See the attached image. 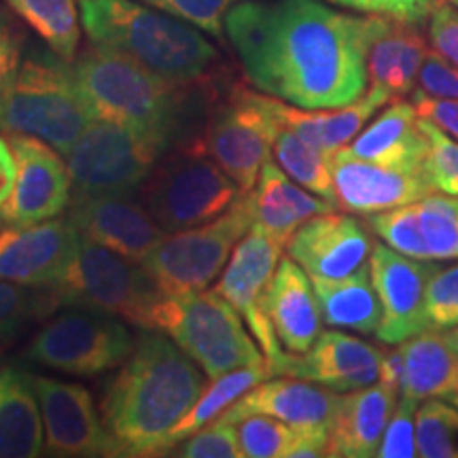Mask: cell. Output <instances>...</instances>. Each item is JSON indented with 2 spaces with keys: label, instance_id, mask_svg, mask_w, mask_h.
Wrapping results in <instances>:
<instances>
[{
  "label": "cell",
  "instance_id": "cell-1",
  "mask_svg": "<svg viewBox=\"0 0 458 458\" xmlns=\"http://www.w3.org/2000/svg\"><path fill=\"white\" fill-rule=\"evenodd\" d=\"M382 20L320 0H242L225 15V34L263 94L301 108H340L368 91V51Z\"/></svg>",
  "mask_w": 458,
  "mask_h": 458
},
{
  "label": "cell",
  "instance_id": "cell-2",
  "mask_svg": "<svg viewBox=\"0 0 458 458\" xmlns=\"http://www.w3.org/2000/svg\"><path fill=\"white\" fill-rule=\"evenodd\" d=\"M198 368L172 337L142 329L102 397V422L113 456H159L172 428L204 393Z\"/></svg>",
  "mask_w": 458,
  "mask_h": 458
},
{
  "label": "cell",
  "instance_id": "cell-3",
  "mask_svg": "<svg viewBox=\"0 0 458 458\" xmlns=\"http://www.w3.org/2000/svg\"><path fill=\"white\" fill-rule=\"evenodd\" d=\"M79 15L91 45L119 51L181 88L202 79L219 57L199 28L140 0H79Z\"/></svg>",
  "mask_w": 458,
  "mask_h": 458
},
{
  "label": "cell",
  "instance_id": "cell-4",
  "mask_svg": "<svg viewBox=\"0 0 458 458\" xmlns=\"http://www.w3.org/2000/svg\"><path fill=\"white\" fill-rule=\"evenodd\" d=\"M71 66L96 119L174 145L182 117L181 85L165 81L119 51L96 45Z\"/></svg>",
  "mask_w": 458,
  "mask_h": 458
},
{
  "label": "cell",
  "instance_id": "cell-5",
  "mask_svg": "<svg viewBox=\"0 0 458 458\" xmlns=\"http://www.w3.org/2000/svg\"><path fill=\"white\" fill-rule=\"evenodd\" d=\"M94 119L72 66L60 55L24 57L15 81L0 96V130L41 139L62 156Z\"/></svg>",
  "mask_w": 458,
  "mask_h": 458
},
{
  "label": "cell",
  "instance_id": "cell-6",
  "mask_svg": "<svg viewBox=\"0 0 458 458\" xmlns=\"http://www.w3.org/2000/svg\"><path fill=\"white\" fill-rule=\"evenodd\" d=\"M151 331H162L202 368L210 380L238 368L266 363L244 318L216 291L162 295L151 314Z\"/></svg>",
  "mask_w": 458,
  "mask_h": 458
},
{
  "label": "cell",
  "instance_id": "cell-7",
  "mask_svg": "<svg viewBox=\"0 0 458 458\" xmlns=\"http://www.w3.org/2000/svg\"><path fill=\"white\" fill-rule=\"evenodd\" d=\"M49 293L55 306L106 312L140 329H151L153 308L164 295L140 263L81 233L64 276Z\"/></svg>",
  "mask_w": 458,
  "mask_h": 458
},
{
  "label": "cell",
  "instance_id": "cell-8",
  "mask_svg": "<svg viewBox=\"0 0 458 458\" xmlns=\"http://www.w3.org/2000/svg\"><path fill=\"white\" fill-rule=\"evenodd\" d=\"M242 196V189L198 142L165 156L142 182V204L165 233L204 225Z\"/></svg>",
  "mask_w": 458,
  "mask_h": 458
},
{
  "label": "cell",
  "instance_id": "cell-9",
  "mask_svg": "<svg viewBox=\"0 0 458 458\" xmlns=\"http://www.w3.org/2000/svg\"><path fill=\"white\" fill-rule=\"evenodd\" d=\"M253 227L249 193L204 225L165 233L140 263L165 295L198 293L221 276L236 244Z\"/></svg>",
  "mask_w": 458,
  "mask_h": 458
},
{
  "label": "cell",
  "instance_id": "cell-10",
  "mask_svg": "<svg viewBox=\"0 0 458 458\" xmlns=\"http://www.w3.org/2000/svg\"><path fill=\"white\" fill-rule=\"evenodd\" d=\"M168 148L156 136L94 119L66 153L72 198L134 193Z\"/></svg>",
  "mask_w": 458,
  "mask_h": 458
},
{
  "label": "cell",
  "instance_id": "cell-11",
  "mask_svg": "<svg viewBox=\"0 0 458 458\" xmlns=\"http://www.w3.org/2000/svg\"><path fill=\"white\" fill-rule=\"evenodd\" d=\"M131 351L134 340L119 317L71 308L32 337L26 357L43 368L89 377L117 369Z\"/></svg>",
  "mask_w": 458,
  "mask_h": 458
},
{
  "label": "cell",
  "instance_id": "cell-12",
  "mask_svg": "<svg viewBox=\"0 0 458 458\" xmlns=\"http://www.w3.org/2000/svg\"><path fill=\"white\" fill-rule=\"evenodd\" d=\"M280 122L270 111L267 94L236 88L225 106L216 108L196 140L206 156L236 185L249 193L263 164L272 156Z\"/></svg>",
  "mask_w": 458,
  "mask_h": 458
},
{
  "label": "cell",
  "instance_id": "cell-13",
  "mask_svg": "<svg viewBox=\"0 0 458 458\" xmlns=\"http://www.w3.org/2000/svg\"><path fill=\"white\" fill-rule=\"evenodd\" d=\"M283 249L286 246L272 238L270 233L250 227V232L236 244L225 270L221 272L219 283L215 286L216 293L225 297L244 318L250 335L259 344L270 363H276L284 352L274 334L263 301H266L267 286L276 272Z\"/></svg>",
  "mask_w": 458,
  "mask_h": 458
},
{
  "label": "cell",
  "instance_id": "cell-14",
  "mask_svg": "<svg viewBox=\"0 0 458 458\" xmlns=\"http://www.w3.org/2000/svg\"><path fill=\"white\" fill-rule=\"evenodd\" d=\"M9 142L17 162L13 193L0 208L7 225H34L60 216L71 206L72 181L60 151L41 139L11 131Z\"/></svg>",
  "mask_w": 458,
  "mask_h": 458
},
{
  "label": "cell",
  "instance_id": "cell-15",
  "mask_svg": "<svg viewBox=\"0 0 458 458\" xmlns=\"http://www.w3.org/2000/svg\"><path fill=\"white\" fill-rule=\"evenodd\" d=\"M437 263L401 255L388 244L374 242L369 255L371 283L382 303V320L376 337L397 346L427 327L425 295Z\"/></svg>",
  "mask_w": 458,
  "mask_h": 458
},
{
  "label": "cell",
  "instance_id": "cell-16",
  "mask_svg": "<svg viewBox=\"0 0 458 458\" xmlns=\"http://www.w3.org/2000/svg\"><path fill=\"white\" fill-rule=\"evenodd\" d=\"M45 427V452L62 458L113 456V444L94 397L83 385L32 376Z\"/></svg>",
  "mask_w": 458,
  "mask_h": 458
},
{
  "label": "cell",
  "instance_id": "cell-17",
  "mask_svg": "<svg viewBox=\"0 0 458 458\" xmlns=\"http://www.w3.org/2000/svg\"><path fill=\"white\" fill-rule=\"evenodd\" d=\"M368 227L401 255L458 259V198L431 193L418 202L368 215Z\"/></svg>",
  "mask_w": 458,
  "mask_h": 458
},
{
  "label": "cell",
  "instance_id": "cell-18",
  "mask_svg": "<svg viewBox=\"0 0 458 458\" xmlns=\"http://www.w3.org/2000/svg\"><path fill=\"white\" fill-rule=\"evenodd\" d=\"M329 165L337 208L348 213L374 215L437 193L425 168H388L352 156L346 147L331 153Z\"/></svg>",
  "mask_w": 458,
  "mask_h": 458
},
{
  "label": "cell",
  "instance_id": "cell-19",
  "mask_svg": "<svg viewBox=\"0 0 458 458\" xmlns=\"http://www.w3.org/2000/svg\"><path fill=\"white\" fill-rule=\"evenodd\" d=\"M79 232L66 219L0 229V280L30 289H54L77 249Z\"/></svg>",
  "mask_w": 458,
  "mask_h": 458
},
{
  "label": "cell",
  "instance_id": "cell-20",
  "mask_svg": "<svg viewBox=\"0 0 458 458\" xmlns=\"http://www.w3.org/2000/svg\"><path fill=\"white\" fill-rule=\"evenodd\" d=\"M66 216L81 236L136 263L145 261L165 236L142 199L131 193L72 198Z\"/></svg>",
  "mask_w": 458,
  "mask_h": 458
},
{
  "label": "cell",
  "instance_id": "cell-21",
  "mask_svg": "<svg viewBox=\"0 0 458 458\" xmlns=\"http://www.w3.org/2000/svg\"><path fill=\"white\" fill-rule=\"evenodd\" d=\"M270 365L274 376H293L335 393H351L380 380L382 351L359 337L323 331L306 352L283 354Z\"/></svg>",
  "mask_w": 458,
  "mask_h": 458
},
{
  "label": "cell",
  "instance_id": "cell-22",
  "mask_svg": "<svg viewBox=\"0 0 458 458\" xmlns=\"http://www.w3.org/2000/svg\"><path fill=\"white\" fill-rule=\"evenodd\" d=\"M374 240L368 223H360L351 215L331 210L312 216L295 229L286 242V250L300 263L310 278H344L351 276L369 261Z\"/></svg>",
  "mask_w": 458,
  "mask_h": 458
},
{
  "label": "cell",
  "instance_id": "cell-23",
  "mask_svg": "<svg viewBox=\"0 0 458 458\" xmlns=\"http://www.w3.org/2000/svg\"><path fill=\"white\" fill-rule=\"evenodd\" d=\"M340 394L317 382L283 376L276 380H263L246 391L236 403L223 411L229 422L246 416L266 414L297 428H329L334 420Z\"/></svg>",
  "mask_w": 458,
  "mask_h": 458
},
{
  "label": "cell",
  "instance_id": "cell-24",
  "mask_svg": "<svg viewBox=\"0 0 458 458\" xmlns=\"http://www.w3.org/2000/svg\"><path fill=\"white\" fill-rule=\"evenodd\" d=\"M428 45L420 26L385 17L368 51V91L385 105L416 89Z\"/></svg>",
  "mask_w": 458,
  "mask_h": 458
},
{
  "label": "cell",
  "instance_id": "cell-25",
  "mask_svg": "<svg viewBox=\"0 0 458 458\" xmlns=\"http://www.w3.org/2000/svg\"><path fill=\"white\" fill-rule=\"evenodd\" d=\"M263 308H266L280 346L286 352H306L323 334L320 331L323 312H320L312 278L291 257L280 259L272 283L267 286Z\"/></svg>",
  "mask_w": 458,
  "mask_h": 458
},
{
  "label": "cell",
  "instance_id": "cell-26",
  "mask_svg": "<svg viewBox=\"0 0 458 458\" xmlns=\"http://www.w3.org/2000/svg\"><path fill=\"white\" fill-rule=\"evenodd\" d=\"M397 401L399 394L380 382L340 394L335 416L329 427L327 456H376Z\"/></svg>",
  "mask_w": 458,
  "mask_h": 458
},
{
  "label": "cell",
  "instance_id": "cell-27",
  "mask_svg": "<svg viewBox=\"0 0 458 458\" xmlns=\"http://www.w3.org/2000/svg\"><path fill=\"white\" fill-rule=\"evenodd\" d=\"M253 227L270 233L286 246L295 229L312 216L331 213L335 206L291 179L286 172L267 159L255 187L249 191Z\"/></svg>",
  "mask_w": 458,
  "mask_h": 458
},
{
  "label": "cell",
  "instance_id": "cell-28",
  "mask_svg": "<svg viewBox=\"0 0 458 458\" xmlns=\"http://www.w3.org/2000/svg\"><path fill=\"white\" fill-rule=\"evenodd\" d=\"M346 148L352 156L388 168H425L428 140L418 123L416 106L394 100Z\"/></svg>",
  "mask_w": 458,
  "mask_h": 458
},
{
  "label": "cell",
  "instance_id": "cell-29",
  "mask_svg": "<svg viewBox=\"0 0 458 458\" xmlns=\"http://www.w3.org/2000/svg\"><path fill=\"white\" fill-rule=\"evenodd\" d=\"M270 111L276 114V119L286 128H291L297 136L308 140L310 145L320 148L323 153H335L337 148L348 147L359 136V131L365 128L369 117L377 108L386 106L371 91H365L352 105L340 108H301L289 102L267 96Z\"/></svg>",
  "mask_w": 458,
  "mask_h": 458
},
{
  "label": "cell",
  "instance_id": "cell-30",
  "mask_svg": "<svg viewBox=\"0 0 458 458\" xmlns=\"http://www.w3.org/2000/svg\"><path fill=\"white\" fill-rule=\"evenodd\" d=\"M403 382L399 397L416 401L458 394V351L442 329H425L401 344Z\"/></svg>",
  "mask_w": 458,
  "mask_h": 458
},
{
  "label": "cell",
  "instance_id": "cell-31",
  "mask_svg": "<svg viewBox=\"0 0 458 458\" xmlns=\"http://www.w3.org/2000/svg\"><path fill=\"white\" fill-rule=\"evenodd\" d=\"M45 450V427L32 376L0 365V458H34Z\"/></svg>",
  "mask_w": 458,
  "mask_h": 458
},
{
  "label": "cell",
  "instance_id": "cell-32",
  "mask_svg": "<svg viewBox=\"0 0 458 458\" xmlns=\"http://www.w3.org/2000/svg\"><path fill=\"white\" fill-rule=\"evenodd\" d=\"M323 320L329 327L376 334L382 320V303L371 283L369 261L351 276L312 278Z\"/></svg>",
  "mask_w": 458,
  "mask_h": 458
},
{
  "label": "cell",
  "instance_id": "cell-33",
  "mask_svg": "<svg viewBox=\"0 0 458 458\" xmlns=\"http://www.w3.org/2000/svg\"><path fill=\"white\" fill-rule=\"evenodd\" d=\"M274 376V369L270 360L261 365H253V368H238L233 371H227L219 377H215L210 382L208 388H204V393L199 394L191 410L187 411V416L172 428L168 437L159 450V454L176 448L181 442H185L187 437H191L193 433H198L199 428L213 422L215 418H219L223 411H225L229 405H233L236 401L242 397L246 391L259 385L263 380H270Z\"/></svg>",
  "mask_w": 458,
  "mask_h": 458
},
{
  "label": "cell",
  "instance_id": "cell-34",
  "mask_svg": "<svg viewBox=\"0 0 458 458\" xmlns=\"http://www.w3.org/2000/svg\"><path fill=\"white\" fill-rule=\"evenodd\" d=\"M272 153L276 157V164L297 185L312 191L314 196L327 199L331 206L337 208V196L327 153L303 140L301 136H297L293 130L283 123H280L276 139H274Z\"/></svg>",
  "mask_w": 458,
  "mask_h": 458
},
{
  "label": "cell",
  "instance_id": "cell-35",
  "mask_svg": "<svg viewBox=\"0 0 458 458\" xmlns=\"http://www.w3.org/2000/svg\"><path fill=\"white\" fill-rule=\"evenodd\" d=\"M28 26L32 28L55 55L72 62L77 54L81 26L77 0H7Z\"/></svg>",
  "mask_w": 458,
  "mask_h": 458
},
{
  "label": "cell",
  "instance_id": "cell-36",
  "mask_svg": "<svg viewBox=\"0 0 458 458\" xmlns=\"http://www.w3.org/2000/svg\"><path fill=\"white\" fill-rule=\"evenodd\" d=\"M238 425L244 458H297L303 435L312 428H297L266 414L246 416Z\"/></svg>",
  "mask_w": 458,
  "mask_h": 458
},
{
  "label": "cell",
  "instance_id": "cell-37",
  "mask_svg": "<svg viewBox=\"0 0 458 458\" xmlns=\"http://www.w3.org/2000/svg\"><path fill=\"white\" fill-rule=\"evenodd\" d=\"M416 445L422 458H458V408L427 399L416 411Z\"/></svg>",
  "mask_w": 458,
  "mask_h": 458
},
{
  "label": "cell",
  "instance_id": "cell-38",
  "mask_svg": "<svg viewBox=\"0 0 458 458\" xmlns=\"http://www.w3.org/2000/svg\"><path fill=\"white\" fill-rule=\"evenodd\" d=\"M418 123L428 140L425 159L428 181L437 193L458 198V140L425 117H418Z\"/></svg>",
  "mask_w": 458,
  "mask_h": 458
},
{
  "label": "cell",
  "instance_id": "cell-39",
  "mask_svg": "<svg viewBox=\"0 0 458 458\" xmlns=\"http://www.w3.org/2000/svg\"><path fill=\"white\" fill-rule=\"evenodd\" d=\"M30 286L0 280V342L13 337L37 314L55 306L54 297H43Z\"/></svg>",
  "mask_w": 458,
  "mask_h": 458
},
{
  "label": "cell",
  "instance_id": "cell-40",
  "mask_svg": "<svg viewBox=\"0 0 458 458\" xmlns=\"http://www.w3.org/2000/svg\"><path fill=\"white\" fill-rule=\"evenodd\" d=\"M174 456L182 458H244L240 448L238 425L219 416L176 445Z\"/></svg>",
  "mask_w": 458,
  "mask_h": 458
},
{
  "label": "cell",
  "instance_id": "cell-41",
  "mask_svg": "<svg viewBox=\"0 0 458 458\" xmlns=\"http://www.w3.org/2000/svg\"><path fill=\"white\" fill-rule=\"evenodd\" d=\"M425 317L428 329L458 327V263L437 267L428 278Z\"/></svg>",
  "mask_w": 458,
  "mask_h": 458
},
{
  "label": "cell",
  "instance_id": "cell-42",
  "mask_svg": "<svg viewBox=\"0 0 458 458\" xmlns=\"http://www.w3.org/2000/svg\"><path fill=\"white\" fill-rule=\"evenodd\" d=\"M420 401L411 397H399L394 411L388 420L385 437L376 456L380 458H414L418 456L416 445V411Z\"/></svg>",
  "mask_w": 458,
  "mask_h": 458
},
{
  "label": "cell",
  "instance_id": "cell-43",
  "mask_svg": "<svg viewBox=\"0 0 458 458\" xmlns=\"http://www.w3.org/2000/svg\"><path fill=\"white\" fill-rule=\"evenodd\" d=\"M238 3L242 0H162L159 9L221 38L225 32V15Z\"/></svg>",
  "mask_w": 458,
  "mask_h": 458
},
{
  "label": "cell",
  "instance_id": "cell-44",
  "mask_svg": "<svg viewBox=\"0 0 458 458\" xmlns=\"http://www.w3.org/2000/svg\"><path fill=\"white\" fill-rule=\"evenodd\" d=\"M428 41L450 64L458 66V9L439 3L428 17Z\"/></svg>",
  "mask_w": 458,
  "mask_h": 458
},
{
  "label": "cell",
  "instance_id": "cell-45",
  "mask_svg": "<svg viewBox=\"0 0 458 458\" xmlns=\"http://www.w3.org/2000/svg\"><path fill=\"white\" fill-rule=\"evenodd\" d=\"M418 85L422 91L437 96V98L458 100V66L450 64L444 55L431 49L422 64Z\"/></svg>",
  "mask_w": 458,
  "mask_h": 458
},
{
  "label": "cell",
  "instance_id": "cell-46",
  "mask_svg": "<svg viewBox=\"0 0 458 458\" xmlns=\"http://www.w3.org/2000/svg\"><path fill=\"white\" fill-rule=\"evenodd\" d=\"M437 4L439 0H360L359 13L382 15L422 26Z\"/></svg>",
  "mask_w": 458,
  "mask_h": 458
},
{
  "label": "cell",
  "instance_id": "cell-47",
  "mask_svg": "<svg viewBox=\"0 0 458 458\" xmlns=\"http://www.w3.org/2000/svg\"><path fill=\"white\" fill-rule=\"evenodd\" d=\"M411 105L416 106L418 117L428 119L458 140V100L437 98L418 88L411 91Z\"/></svg>",
  "mask_w": 458,
  "mask_h": 458
},
{
  "label": "cell",
  "instance_id": "cell-48",
  "mask_svg": "<svg viewBox=\"0 0 458 458\" xmlns=\"http://www.w3.org/2000/svg\"><path fill=\"white\" fill-rule=\"evenodd\" d=\"M21 60V38L4 13H0V96L11 88L20 72Z\"/></svg>",
  "mask_w": 458,
  "mask_h": 458
},
{
  "label": "cell",
  "instance_id": "cell-49",
  "mask_svg": "<svg viewBox=\"0 0 458 458\" xmlns=\"http://www.w3.org/2000/svg\"><path fill=\"white\" fill-rule=\"evenodd\" d=\"M17 179V162L13 147H11L9 139L0 136V208L7 202L11 193H13Z\"/></svg>",
  "mask_w": 458,
  "mask_h": 458
},
{
  "label": "cell",
  "instance_id": "cell-50",
  "mask_svg": "<svg viewBox=\"0 0 458 458\" xmlns=\"http://www.w3.org/2000/svg\"><path fill=\"white\" fill-rule=\"evenodd\" d=\"M377 382L401 394V382H403V351H401V344H397V348L382 352L380 380Z\"/></svg>",
  "mask_w": 458,
  "mask_h": 458
},
{
  "label": "cell",
  "instance_id": "cell-51",
  "mask_svg": "<svg viewBox=\"0 0 458 458\" xmlns=\"http://www.w3.org/2000/svg\"><path fill=\"white\" fill-rule=\"evenodd\" d=\"M331 4H340V7H346V9H354V11H360V0H327Z\"/></svg>",
  "mask_w": 458,
  "mask_h": 458
},
{
  "label": "cell",
  "instance_id": "cell-52",
  "mask_svg": "<svg viewBox=\"0 0 458 458\" xmlns=\"http://www.w3.org/2000/svg\"><path fill=\"white\" fill-rule=\"evenodd\" d=\"M445 334H448V340H450L452 346H454L458 351V327H452V329L445 331Z\"/></svg>",
  "mask_w": 458,
  "mask_h": 458
},
{
  "label": "cell",
  "instance_id": "cell-53",
  "mask_svg": "<svg viewBox=\"0 0 458 458\" xmlns=\"http://www.w3.org/2000/svg\"><path fill=\"white\" fill-rule=\"evenodd\" d=\"M140 3L151 4V7H157V9H159V4H162V0H140Z\"/></svg>",
  "mask_w": 458,
  "mask_h": 458
},
{
  "label": "cell",
  "instance_id": "cell-54",
  "mask_svg": "<svg viewBox=\"0 0 458 458\" xmlns=\"http://www.w3.org/2000/svg\"><path fill=\"white\" fill-rule=\"evenodd\" d=\"M439 3H445V4H452V7L458 9V0H439Z\"/></svg>",
  "mask_w": 458,
  "mask_h": 458
},
{
  "label": "cell",
  "instance_id": "cell-55",
  "mask_svg": "<svg viewBox=\"0 0 458 458\" xmlns=\"http://www.w3.org/2000/svg\"><path fill=\"white\" fill-rule=\"evenodd\" d=\"M450 401V403H454L456 405V408H458V394H454V397H452V399H448Z\"/></svg>",
  "mask_w": 458,
  "mask_h": 458
}]
</instances>
